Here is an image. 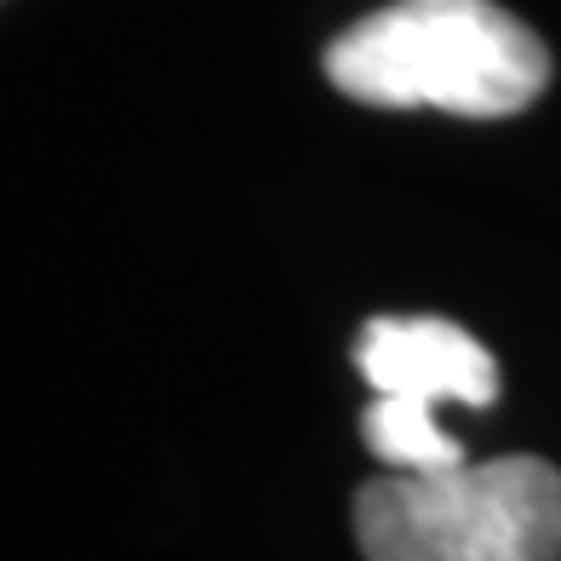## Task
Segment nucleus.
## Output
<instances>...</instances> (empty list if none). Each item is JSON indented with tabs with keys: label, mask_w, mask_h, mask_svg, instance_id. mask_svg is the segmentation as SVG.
Listing matches in <instances>:
<instances>
[{
	"label": "nucleus",
	"mask_w": 561,
	"mask_h": 561,
	"mask_svg": "<svg viewBox=\"0 0 561 561\" xmlns=\"http://www.w3.org/2000/svg\"><path fill=\"white\" fill-rule=\"evenodd\" d=\"M355 367L373 396H401L424 407H493L499 362L476 333L442 316H378L355 339Z\"/></svg>",
	"instance_id": "7ed1b4c3"
},
{
	"label": "nucleus",
	"mask_w": 561,
	"mask_h": 561,
	"mask_svg": "<svg viewBox=\"0 0 561 561\" xmlns=\"http://www.w3.org/2000/svg\"><path fill=\"white\" fill-rule=\"evenodd\" d=\"M327 81L373 110L522 115L550 87L545 41L493 0H396L327 46Z\"/></svg>",
	"instance_id": "f257e3e1"
},
{
	"label": "nucleus",
	"mask_w": 561,
	"mask_h": 561,
	"mask_svg": "<svg viewBox=\"0 0 561 561\" xmlns=\"http://www.w3.org/2000/svg\"><path fill=\"white\" fill-rule=\"evenodd\" d=\"M362 442L373 447L378 465L407 470V476H430V470H458L470 465L465 447H458L436 407L424 401H401V396H373V407L362 413Z\"/></svg>",
	"instance_id": "20e7f679"
},
{
	"label": "nucleus",
	"mask_w": 561,
	"mask_h": 561,
	"mask_svg": "<svg viewBox=\"0 0 561 561\" xmlns=\"http://www.w3.org/2000/svg\"><path fill=\"white\" fill-rule=\"evenodd\" d=\"M367 561H561V470L488 458L430 476H378L355 493Z\"/></svg>",
	"instance_id": "f03ea898"
}]
</instances>
